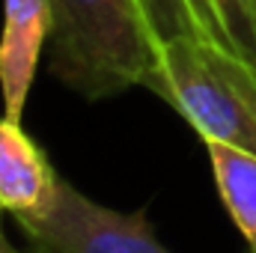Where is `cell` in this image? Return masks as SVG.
Returning a JSON list of instances; mask_svg holds the SVG:
<instances>
[{
  "label": "cell",
  "instance_id": "1",
  "mask_svg": "<svg viewBox=\"0 0 256 253\" xmlns=\"http://www.w3.org/2000/svg\"><path fill=\"white\" fill-rule=\"evenodd\" d=\"M51 72L86 102L146 86L158 42L140 0H51Z\"/></svg>",
  "mask_w": 256,
  "mask_h": 253
},
{
  "label": "cell",
  "instance_id": "2",
  "mask_svg": "<svg viewBox=\"0 0 256 253\" xmlns=\"http://www.w3.org/2000/svg\"><path fill=\"white\" fill-rule=\"evenodd\" d=\"M146 86L206 140L256 155V63L230 48L176 33L158 42Z\"/></svg>",
  "mask_w": 256,
  "mask_h": 253
},
{
  "label": "cell",
  "instance_id": "3",
  "mask_svg": "<svg viewBox=\"0 0 256 253\" xmlns=\"http://www.w3.org/2000/svg\"><path fill=\"white\" fill-rule=\"evenodd\" d=\"M18 226L36 253H170L143 214L98 206L66 179H60L54 206Z\"/></svg>",
  "mask_w": 256,
  "mask_h": 253
},
{
  "label": "cell",
  "instance_id": "4",
  "mask_svg": "<svg viewBox=\"0 0 256 253\" xmlns=\"http://www.w3.org/2000/svg\"><path fill=\"white\" fill-rule=\"evenodd\" d=\"M51 39V0H3L0 30V92L3 116L21 122L36 80V66Z\"/></svg>",
  "mask_w": 256,
  "mask_h": 253
},
{
  "label": "cell",
  "instance_id": "5",
  "mask_svg": "<svg viewBox=\"0 0 256 253\" xmlns=\"http://www.w3.org/2000/svg\"><path fill=\"white\" fill-rule=\"evenodd\" d=\"M60 190V176L21 122L0 116V208L18 224L42 218Z\"/></svg>",
  "mask_w": 256,
  "mask_h": 253
},
{
  "label": "cell",
  "instance_id": "6",
  "mask_svg": "<svg viewBox=\"0 0 256 253\" xmlns=\"http://www.w3.org/2000/svg\"><path fill=\"white\" fill-rule=\"evenodd\" d=\"M206 152L220 202L244 236L250 253H256V155L218 140H206Z\"/></svg>",
  "mask_w": 256,
  "mask_h": 253
},
{
  "label": "cell",
  "instance_id": "7",
  "mask_svg": "<svg viewBox=\"0 0 256 253\" xmlns=\"http://www.w3.org/2000/svg\"><path fill=\"white\" fill-rule=\"evenodd\" d=\"M212 39L232 54L256 63V6L254 0H196Z\"/></svg>",
  "mask_w": 256,
  "mask_h": 253
},
{
  "label": "cell",
  "instance_id": "8",
  "mask_svg": "<svg viewBox=\"0 0 256 253\" xmlns=\"http://www.w3.org/2000/svg\"><path fill=\"white\" fill-rule=\"evenodd\" d=\"M140 3H143L152 27H155V33L161 39L176 36V33H194V36H200V30L194 24L185 0H140Z\"/></svg>",
  "mask_w": 256,
  "mask_h": 253
},
{
  "label": "cell",
  "instance_id": "9",
  "mask_svg": "<svg viewBox=\"0 0 256 253\" xmlns=\"http://www.w3.org/2000/svg\"><path fill=\"white\" fill-rule=\"evenodd\" d=\"M185 6H188V12H191L200 36H202V39H212V33H208V27H206V18H202V12H200V3H196V0H185ZM212 42H214V39H212Z\"/></svg>",
  "mask_w": 256,
  "mask_h": 253
},
{
  "label": "cell",
  "instance_id": "10",
  "mask_svg": "<svg viewBox=\"0 0 256 253\" xmlns=\"http://www.w3.org/2000/svg\"><path fill=\"white\" fill-rule=\"evenodd\" d=\"M0 253H21L12 242H9V236H6V230H3V208H0Z\"/></svg>",
  "mask_w": 256,
  "mask_h": 253
},
{
  "label": "cell",
  "instance_id": "11",
  "mask_svg": "<svg viewBox=\"0 0 256 253\" xmlns=\"http://www.w3.org/2000/svg\"><path fill=\"white\" fill-rule=\"evenodd\" d=\"M254 6H256V0H254Z\"/></svg>",
  "mask_w": 256,
  "mask_h": 253
}]
</instances>
